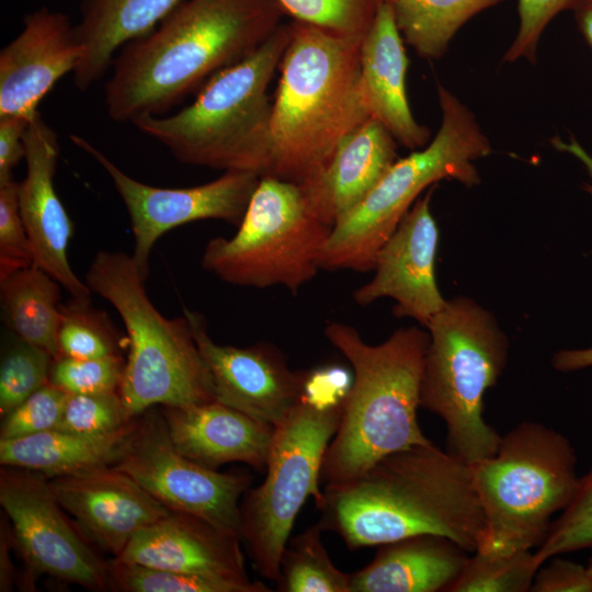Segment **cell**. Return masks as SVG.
Wrapping results in <instances>:
<instances>
[{
  "label": "cell",
  "mask_w": 592,
  "mask_h": 592,
  "mask_svg": "<svg viewBox=\"0 0 592 592\" xmlns=\"http://www.w3.org/2000/svg\"><path fill=\"white\" fill-rule=\"evenodd\" d=\"M286 15L276 0H184L124 45L105 83L111 119L166 115L221 70L250 56Z\"/></svg>",
  "instance_id": "cell-1"
},
{
  "label": "cell",
  "mask_w": 592,
  "mask_h": 592,
  "mask_svg": "<svg viewBox=\"0 0 592 592\" xmlns=\"http://www.w3.org/2000/svg\"><path fill=\"white\" fill-rule=\"evenodd\" d=\"M315 502L322 530L338 533L352 550L433 534L473 554L486 528L470 465L432 442L325 486Z\"/></svg>",
  "instance_id": "cell-2"
},
{
  "label": "cell",
  "mask_w": 592,
  "mask_h": 592,
  "mask_svg": "<svg viewBox=\"0 0 592 592\" xmlns=\"http://www.w3.org/2000/svg\"><path fill=\"white\" fill-rule=\"evenodd\" d=\"M289 26L272 102L265 175L303 185L325 170L371 114L361 81L362 42L295 20Z\"/></svg>",
  "instance_id": "cell-3"
},
{
  "label": "cell",
  "mask_w": 592,
  "mask_h": 592,
  "mask_svg": "<svg viewBox=\"0 0 592 592\" xmlns=\"http://www.w3.org/2000/svg\"><path fill=\"white\" fill-rule=\"evenodd\" d=\"M325 335L350 362L353 382L323 456V487L355 479L390 454L431 443L418 420L429 332L400 328L371 345L352 326L329 322Z\"/></svg>",
  "instance_id": "cell-4"
},
{
  "label": "cell",
  "mask_w": 592,
  "mask_h": 592,
  "mask_svg": "<svg viewBox=\"0 0 592 592\" xmlns=\"http://www.w3.org/2000/svg\"><path fill=\"white\" fill-rule=\"evenodd\" d=\"M289 35V23H282L250 56L210 78L191 104L133 124L182 163L264 177L271 157L267 89Z\"/></svg>",
  "instance_id": "cell-5"
},
{
  "label": "cell",
  "mask_w": 592,
  "mask_h": 592,
  "mask_svg": "<svg viewBox=\"0 0 592 592\" xmlns=\"http://www.w3.org/2000/svg\"><path fill=\"white\" fill-rule=\"evenodd\" d=\"M436 91L442 112L437 133L426 146L398 159L333 225L320 252V270H373L378 250L424 190L442 180L480 184L474 162L491 153V143L466 104L441 83Z\"/></svg>",
  "instance_id": "cell-6"
},
{
  "label": "cell",
  "mask_w": 592,
  "mask_h": 592,
  "mask_svg": "<svg viewBox=\"0 0 592 592\" xmlns=\"http://www.w3.org/2000/svg\"><path fill=\"white\" fill-rule=\"evenodd\" d=\"M145 278L125 252L99 251L86 274L92 293L121 316L128 355L118 392L132 418L152 406L213 401L208 376L186 317L169 319L150 301Z\"/></svg>",
  "instance_id": "cell-7"
},
{
  "label": "cell",
  "mask_w": 592,
  "mask_h": 592,
  "mask_svg": "<svg viewBox=\"0 0 592 592\" xmlns=\"http://www.w3.org/2000/svg\"><path fill=\"white\" fill-rule=\"evenodd\" d=\"M569 440L523 421L501 436L492 456L470 465L486 528L477 551L506 555L538 547L551 517L574 498L580 478Z\"/></svg>",
  "instance_id": "cell-8"
},
{
  "label": "cell",
  "mask_w": 592,
  "mask_h": 592,
  "mask_svg": "<svg viewBox=\"0 0 592 592\" xmlns=\"http://www.w3.org/2000/svg\"><path fill=\"white\" fill-rule=\"evenodd\" d=\"M426 329L420 406L444 422L447 451L473 465L492 456L501 441L483 417V398L506 365L508 338L468 297L447 300Z\"/></svg>",
  "instance_id": "cell-9"
},
{
  "label": "cell",
  "mask_w": 592,
  "mask_h": 592,
  "mask_svg": "<svg viewBox=\"0 0 592 592\" xmlns=\"http://www.w3.org/2000/svg\"><path fill=\"white\" fill-rule=\"evenodd\" d=\"M331 228L315 214L298 184L261 177L237 232L207 241L201 264L229 284L280 285L296 294L320 270Z\"/></svg>",
  "instance_id": "cell-10"
},
{
  "label": "cell",
  "mask_w": 592,
  "mask_h": 592,
  "mask_svg": "<svg viewBox=\"0 0 592 592\" xmlns=\"http://www.w3.org/2000/svg\"><path fill=\"white\" fill-rule=\"evenodd\" d=\"M343 408H319L299 398L274 426L263 482L240 500V537L264 579L275 581L298 512L309 497L321 496L320 469Z\"/></svg>",
  "instance_id": "cell-11"
},
{
  "label": "cell",
  "mask_w": 592,
  "mask_h": 592,
  "mask_svg": "<svg viewBox=\"0 0 592 592\" xmlns=\"http://www.w3.org/2000/svg\"><path fill=\"white\" fill-rule=\"evenodd\" d=\"M0 504L27 567L26 587L45 573L92 591L110 590L109 565L38 473L1 466Z\"/></svg>",
  "instance_id": "cell-12"
},
{
  "label": "cell",
  "mask_w": 592,
  "mask_h": 592,
  "mask_svg": "<svg viewBox=\"0 0 592 592\" xmlns=\"http://www.w3.org/2000/svg\"><path fill=\"white\" fill-rule=\"evenodd\" d=\"M113 467L132 477L169 511L200 516L240 535L239 504L252 476L247 471L219 473L181 454L162 414L137 419Z\"/></svg>",
  "instance_id": "cell-13"
},
{
  "label": "cell",
  "mask_w": 592,
  "mask_h": 592,
  "mask_svg": "<svg viewBox=\"0 0 592 592\" xmlns=\"http://www.w3.org/2000/svg\"><path fill=\"white\" fill-rule=\"evenodd\" d=\"M70 139L111 177L129 216L134 237L132 257L145 280L150 252L161 236L202 219H219L239 226L261 179L252 171L230 170L196 186H152L126 174L84 138L71 135Z\"/></svg>",
  "instance_id": "cell-14"
},
{
  "label": "cell",
  "mask_w": 592,
  "mask_h": 592,
  "mask_svg": "<svg viewBox=\"0 0 592 592\" xmlns=\"http://www.w3.org/2000/svg\"><path fill=\"white\" fill-rule=\"evenodd\" d=\"M208 376L214 400L273 426L298 401L305 371H292L270 343L247 348L220 345L209 337L203 317L184 308Z\"/></svg>",
  "instance_id": "cell-15"
},
{
  "label": "cell",
  "mask_w": 592,
  "mask_h": 592,
  "mask_svg": "<svg viewBox=\"0 0 592 592\" xmlns=\"http://www.w3.org/2000/svg\"><path fill=\"white\" fill-rule=\"evenodd\" d=\"M432 194L430 187L414 202L378 250L373 278L353 294L361 306L391 298L395 316L412 318L425 328L447 301L435 277L439 228L431 212Z\"/></svg>",
  "instance_id": "cell-16"
},
{
  "label": "cell",
  "mask_w": 592,
  "mask_h": 592,
  "mask_svg": "<svg viewBox=\"0 0 592 592\" xmlns=\"http://www.w3.org/2000/svg\"><path fill=\"white\" fill-rule=\"evenodd\" d=\"M26 175L19 182V206L34 253V265L53 276L72 298L90 299L91 291L73 272L68 246L73 224L54 186L58 135L37 112L24 135Z\"/></svg>",
  "instance_id": "cell-17"
},
{
  "label": "cell",
  "mask_w": 592,
  "mask_h": 592,
  "mask_svg": "<svg viewBox=\"0 0 592 592\" xmlns=\"http://www.w3.org/2000/svg\"><path fill=\"white\" fill-rule=\"evenodd\" d=\"M83 50L67 14L46 7L27 13L0 52V116L32 118L43 98L76 70Z\"/></svg>",
  "instance_id": "cell-18"
},
{
  "label": "cell",
  "mask_w": 592,
  "mask_h": 592,
  "mask_svg": "<svg viewBox=\"0 0 592 592\" xmlns=\"http://www.w3.org/2000/svg\"><path fill=\"white\" fill-rule=\"evenodd\" d=\"M48 483L84 535L113 558L136 534L171 512L113 466L49 478Z\"/></svg>",
  "instance_id": "cell-19"
},
{
  "label": "cell",
  "mask_w": 592,
  "mask_h": 592,
  "mask_svg": "<svg viewBox=\"0 0 592 592\" xmlns=\"http://www.w3.org/2000/svg\"><path fill=\"white\" fill-rule=\"evenodd\" d=\"M238 533L200 516L170 512L144 528L116 560L250 583Z\"/></svg>",
  "instance_id": "cell-20"
},
{
  "label": "cell",
  "mask_w": 592,
  "mask_h": 592,
  "mask_svg": "<svg viewBox=\"0 0 592 592\" xmlns=\"http://www.w3.org/2000/svg\"><path fill=\"white\" fill-rule=\"evenodd\" d=\"M161 414L177 449L193 462L210 469L238 462L266 470L273 425L216 400L163 407Z\"/></svg>",
  "instance_id": "cell-21"
},
{
  "label": "cell",
  "mask_w": 592,
  "mask_h": 592,
  "mask_svg": "<svg viewBox=\"0 0 592 592\" xmlns=\"http://www.w3.org/2000/svg\"><path fill=\"white\" fill-rule=\"evenodd\" d=\"M403 43L392 8L385 0L361 44V81L371 117L380 122L399 145L413 151L430 143L431 130L417 122L409 105V59Z\"/></svg>",
  "instance_id": "cell-22"
},
{
  "label": "cell",
  "mask_w": 592,
  "mask_h": 592,
  "mask_svg": "<svg viewBox=\"0 0 592 592\" xmlns=\"http://www.w3.org/2000/svg\"><path fill=\"white\" fill-rule=\"evenodd\" d=\"M398 145L377 119L371 117L363 123L341 144L318 177L299 185L315 214L333 227L398 160Z\"/></svg>",
  "instance_id": "cell-23"
},
{
  "label": "cell",
  "mask_w": 592,
  "mask_h": 592,
  "mask_svg": "<svg viewBox=\"0 0 592 592\" xmlns=\"http://www.w3.org/2000/svg\"><path fill=\"white\" fill-rule=\"evenodd\" d=\"M468 558L447 537H406L380 545L367 566L351 573L350 592H448Z\"/></svg>",
  "instance_id": "cell-24"
},
{
  "label": "cell",
  "mask_w": 592,
  "mask_h": 592,
  "mask_svg": "<svg viewBox=\"0 0 592 592\" xmlns=\"http://www.w3.org/2000/svg\"><path fill=\"white\" fill-rule=\"evenodd\" d=\"M184 0H83L75 25L82 46L73 83L86 91L110 69L118 50L155 30Z\"/></svg>",
  "instance_id": "cell-25"
},
{
  "label": "cell",
  "mask_w": 592,
  "mask_h": 592,
  "mask_svg": "<svg viewBox=\"0 0 592 592\" xmlns=\"http://www.w3.org/2000/svg\"><path fill=\"white\" fill-rule=\"evenodd\" d=\"M136 424L137 418L115 432L99 435L54 429L0 440V464L35 471L48 479L113 466Z\"/></svg>",
  "instance_id": "cell-26"
},
{
  "label": "cell",
  "mask_w": 592,
  "mask_h": 592,
  "mask_svg": "<svg viewBox=\"0 0 592 592\" xmlns=\"http://www.w3.org/2000/svg\"><path fill=\"white\" fill-rule=\"evenodd\" d=\"M60 287L53 276L36 265L0 278L4 321L14 335L58 357L57 326Z\"/></svg>",
  "instance_id": "cell-27"
},
{
  "label": "cell",
  "mask_w": 592,
  "mask_h": 592,
  "mask_svg": "<svg viewBox=\"0 0 592 592\" xmlns=\"http://www.w3.org/2000/svg\"><path fill=\"white\" fill-rule=\"evenodd\" d=\"M403 42L424 59H439L470 19L501 0H387Z\"/></svg>",
  "instance_id": "cell-28"
},
{
  "label": "cell",
  "mask_w": 592,
  "mask_h": 592,
  "mask_svg": "<svg viewBox=\"0 0 592 592\" xmlns=\"http://www.w3.org/2000/svg\"><path fill=\"white\" fill-rule=\"evenodd\" d=\"M317 522L287 542L275 579L280 592H350L351 573L332 562Z\"/></svg>",
  "instance_id": "cell-29"
},
{
  "label": "cell",
  "mask_w": 592,
  "mask_h": 592,
  "mask_svg": "<svg viewBox=\"0 0 592 592\" xmlns=\"http://www.w3.org/2000/svg\"><path fill=\"white\" fill-rule=\"evenodd\" d=\"M58 356L95 358L121 355L122 338L105 311L90 299L70 298L59 308L57 326Z\"/></svg>",
  "instance_id": "cell-30"
},
{
  "label": "cell",
  "mask_w": 592,
  "mask_h": 592,
  "mask_svg": "<svg viewBox=\"0 0 592 592\" xmlns=\"http://www.w3.org/2000/svg\"><path fill=\"white\" fill-rule=\"evenodd\" d=\"M110 590L116 592H271L261 581L240 583L112 559Z\"/></svg>",
  "instance_id": "cell-31"
},
{
  "label": "cell",
  "mask_w": 592,
  "mask_h": 592,
  "mask_svg": "<svg viewBox=\"0 0 592 592\" xmlns=\"http://www.w3.org/2000/svg\"><path fill=\"white\" fill-rule=\"evenodd\" d=\"M538 568L532 550L506 555L476 550L448 592H527Z\"/></svg>",
  "instance_id": "cell-32"
},
{
  "label": "cell",
  "mask_w": 592,
  "mask_h": 592,
  "mask_svg": "<svg viewBox=\"0 0 592 592\" xmlns=\"http://www.w3.org/2000/svg\"><path fill=\"white\" fill-rule=\"evenodd\" d=\"M385 0H276L286 15L326 32L362 42Z\"/></svg>",
  "instance_id": "cell-33"
},
{
  "label": "cell",
  "mask_w": 592,
  "mask_h": 592,
  "mask_svg": "<svg viewBox=\"0 0 592 592\" xmlns=\"http://www.w3.org/2000/svg\"><path fill=\"white\" fill-rule=\"evenodd\" d=\"M53 360L47 351L16 338L0 365L1 418L49 384Z\"/></svg>",
  "instance_id": "cell-34"
},
{
  "label": "cell",
  "mask_w": 592,
  "mask_h": 592,
  "mask_svg": "<svg viewBox=\"0 0 592 592\" xmlns=\"http://www.w3.org/2000/svg\"><path fill=\"white\" fill-rule=\"evenodd\" d=\"M592 547V471L580 478L578 491L555 520L544 542L534 551L540 567L548 559Z\"/></svg>",
  "instance_id": "cell-35"
},
{
  "label": "cell",
  "mask_w": 592,
  "mask_h": 592,
  "mask_svg": "<svg viewBox=\"0 0 592 592\" xmlns=\"http://www.w3.org/2000/svg\"><path fill=\"white\" fill-rule=\"evenodd\" d=\"M135 419L129 415L118 391L67 394L56 429L99 435L115 432Z\"/></svg>",
  "instance_id": "cell-36"
},
{
  "label": "cell",
  "mask_w": 592,
  "mask_h": 592,
  "mask_svg": "<svg viewBox=\"0 0 592 592\" xmlns=\"http://www.w3.org/2000/svg\"><path fill=\"white\" fill-rule=\"evenodd\" d=\"M124 367L122 355L95 358L58 356L50 366L49 384L66 394L118 391Z\"/></svg>",
  "instance_id": "cell-37"
},
{
  "label": "cell",
  "mask_w": 592,
  "mask_h": 592,
  "mask_svg": "<svg viewBox=\"0 0 592 592\" xmlns=\"http://www.w3.org/2000/svg\"><path fill=\"white\" fill-rule=\"evenodd\" d=\"M67 394L47 384L1 418L0 440L24 437L58 426Z\"/></svg>",
  "instance_id": "cell-38"
},
{
  "label": "cell",
  "mask_w": 592,
  "mask_h": 592,
  "mask_svg": "<svg viewBox=\"0 0 592 592\" xmlns=\"http://www.w3.org/2000/svg\"><path fill=\"white\" fill-rule=\"evenodd\" d=\"M19 182L0 183V278L34 265V253L19 206Z\"/></svg>",
  "instance_id": "cell-39"
},
{
  "label": "cell",
  "mask_w": 592,
  "mask_h": 592,
  "mask_svg": "<svg viewBox=\"0 0 592 592\" xmlns=\"http://www.w3.org/2000/svg\"><path fill=\"white\" fill-rule=\"evenodd\" d=\"M574 0H517L520 25L517 33L503 55V61L526 59L536 61L539 39L553 19L563 10L571 9Z\"/></svg>",
  "instance_id": "cell-40"
},
{
  "label": "cell",
  "mask_w": 592,
  "mask_h": 592,
  "mask_svg": "<svg viewBox=\"0 0 592 592\" xmlns=\"http://www.w3.org/2000/svg\"><path fill=\"white\" fill-rule=\"evenodd\" d=\"M353 378L349 371L337 365L305 371L299 398L319 408L342 406L349 395Z\"/></svg>",
  "instance_id": "cell-41"
},
{
  "label": "cell",
  "mask_w": 592,
  "mask_h": 592,
  "mask_svg": "<svg viewBox=\"0 0 592 592\" xmlns=\"http://www.w3.org/2000/svg\"><path fill=\"white\" fill-rule=\"evenodd\" d=\"M530 591L592 592V579L587 567L571 560L556 559L538 568Z\"/></svg>",
  "instance_id": "cell-42"
},
{
  "label": "cell",
  "mask_w": 592,
  "mask_h": 592,
  "mask_svg": "<svg viewBox=\"0 0 592 592\" xmlns=\"http://www.w3.org/2000/svg\"><path fill=\"white\" fill-rule=\"evenodd\" d=\"M30 121L23 116H0V183L13 180V169L25 158L24 135Z\"/></svg>",
  "instance_id": "cell-43"
},
{
  "label": "cell",
  "mask_w": 592,
  "mask_h": 592,
  "mask_svg": "<svg viewBox=\"0 0 592 592\" xmlns=\"http://www.w3.org/2000/svg\"><path fill=\"white\" fill-rule=\"evenodd\" d=\"M13 549L11 528L5 514H1L0 524V591L9 592L13 590L16 581L15 570L10 551Z\"/></svg>",
  "instance_id": "cell-44"
},
{
  "label": "cell",
  "mask_w": 592,
  "mask_h": 592,
  "mask_svg": "<svg viewBox=\"0 0 592 592\" xmlns=\"http://www.w3.org/2000/svg\"><path fill=\"white\" fill-rule=\"evenodd\" d=\"M553 366L560 372H573L592 366V346L587 349L560 350L553 356Z\"/></svg>",
  "instance_id": "cell-45"
},
{
  "label": "cell",
  "mask_w": 592,
  "mask_h": 592,
  "mask_svg": "<svg viewBox=\"0 0 592 592\" xmlns=\"http://www.w3.org/2000/svg\"><path fill=\"white\" fill-rule=\"evenodd\" d=\"M551 145L559 151L569 153L578 159L588 172L590 182L584 185V190L592 195V155L585 150L582 145L573 137L563 140L560 137H554Z\"/></svg>",
  "instance_id": "cell-46"
},
{
  "label": "cell",
  "mask_w": 592,
  "mask_h": 592,
  "mask_svg": "<svg viewBox=\"0 0 592 592\" xmlns=\"http://www.w3.org/2000/svg\"><path fill=\"white\" fill-rule=\"evenodd\" d=\"M571 9L582 36L592 49V0H574Z\"/></svg>",
  "instance_id": "cell-47"
},
{
  "label": "cell",
  "mask_w": 592,
  "mask_h": 592,
  "mask_svg": "<svg viewBox=\"0 0 592 592\" xmlns=\"http://www.w3.org/2000/svg\"><path fill=\"white\" fill-rule=\"evenodd\" d=\"M587 569H588V572H589V574H590V577L592 579V558L590 559V562H589Z\"/></svg>",
  "instance_id": "cell-48"
}]
</instances>
